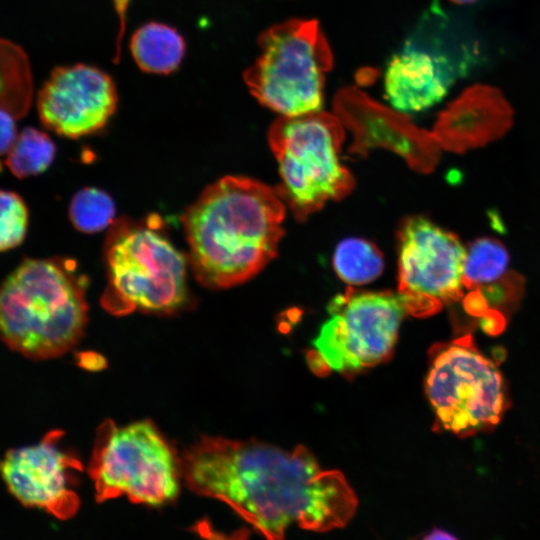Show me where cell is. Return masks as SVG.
Segmentation results:
<instances>
[{
    "mask_svg": "<svg viewBox=\"0 0 540 540\" xmlns=\"http://www.w3.org/2000/svg\"><path fill=\"white\" fill-rule=\"evenodd\" d=\"M180 465L193 492L225 502L268 539H282L293 526L342 528L358 504L342 472L323 469L302 445L287 450L254 439L203 436Z\"/></svg>",
    "mask_w": 540,
    "mask_h": 540,
    "instance_id": "obj_1",
    "label": "cell"
},
{
    "mask_svg": "<svg viewBox=\"0 0 540 540\" xmlns=\"http://www.w3.org/2000/svg\"><path fill=\"white\" fill-rule=\"evenodd\" d=\"M286 205L266 184L226 176L189 206L183 226L200 283L223 289L257 275L277 254Z\"/></svg>",
    "mask_w": 540,
    "mask_h": 540,
    "instance_id": "obj_2",
    "label": "cell"
},
{
    "mask_svg": "<svg viewBox=\"0 0 540 540\" xmlns=\"http://www.w3.org/2000/svg\"><path fill=\"white\" fill-rule=\"evenodd\" d=\"M87 316L85 284L68 260L25 259L0 286V338L30 359L70 350Z\"/></svg>",
    "mask_w": 540,
    "mask_h": 540,
    "instance_id": "obj_3",
    "label": "cell"
},
{
    "mask_svg": "<svg viewBox=\"0 0 540 540\" xmlns=\"http://www.w3.org/2000/svg\"><path fill=\"white\" fill-rule=\"evenodd\" d=\"M344 137L341 118L321 110L280 116L270 126L268 142L281 177L276 191L297 220L354 188L355 179L339 158Z\"/></svg>",
    "mask_w": 540,
    "mask_h": 540,
    "instance_id": "obj_4",
    "label": "cell"
},
{
    "mask_svg": "<svg viewBox=\"0 0 540 540\" xmlns=\"http://www.w3.org/2000/svg\"><path fill=\"white\" fill-rule=\"evenodd\" d=\"M260 53L244 72L256 100L280 116L321 110L333 56L316 20L290 19L266 29Z\"/></svg>",
    "mask_w": 540,
    "mask_h": 540,
    "instance_id": "obj_5",
    "label": "cell"
},
{
    "mask_svg": "<svg viewBox=\"0 0 540 540\" xmlns=\"http://www.w3.org/2000/svg\"><path fill=\"white\" fill-rule=\"evenodd\" d=\"M425 393L436 426L459 437L491 431L510 406L498 364L470 333L430 349Z\"/></svg>",
    "mask_w": 540,
    "mask_h": 540,
    "instance_id": "obj_6",
    "label": "cell"
},
{
    "mask_svg": "<svg viewBox=\"0 0 540 540\" xmlns=\"http://www.w3.org/2000/svg\"><path fill=\"white\" fill-rule=\"evenodd\" d=\"M103 306L116 315L170 313L187 300L186 261L155 228L122 225L107 243Z\"/></svg>",
    "mask_w": 540,
    "mask_h": 540,
    "instance_id": "obj_7",
    "label": "cell"
},
{
    "mask_svg": "<svg viewBox=\"0 0 540 540\" xmlns=\"http://www.w3.org/2000/svg\"><path fill=\"white\" fill-rule=\"evenodd\" d=\"M88 471L98 502L126 496L135 503L160 506L179 492L180 463L158 429L146 420L125 426L105 421Z\"/></svg>",
    "mask_w": 540,
    "mask_h": 540,
    "instance_id": "obj_8",
    "label": "cell"
},
{
    "mask_svg": "<svg viewBox=\"0 0 540 540\" xmlns=\"http://www.w3.org/2000/svg\"><path fill=\"white\" fill-rule=\"evenodd\" d=\"M330 317L308 352L311 369L355 373L386 361L407 315L397 293L348 288L332 299Z\"/></svg>",
    "mask_w": 540,
    "mask_h": 540,
    "instance_id": "obj_9",
    "label": "cell"
},
{
    "mask_svg": "<svg viewBox=\"0 0 540 540\" xmlns=\"http://www.w3.org/2000/svg\"><path fill=\"white\" fill-rule=\"evenodd\" d=\"M465 248L459 238L423 217L405 220L398 233V290L406 313L432 316L463 296Z\"/></svg>",
    "mask_w": 540,
    "mask_h": 540,
    "instance_id": "obj_10",
    "label": "cell"
},
{
    "mask_svg": "<svg viewBox=\"0 0 540 540\" xmlns=\"http://www.w3.org/2000/svg\"><path fill=\"white\" fill-rule=\"evenodd\" d=\"M62 432L47 433L36 445L9 450L0 461V475L9 492L24 506L59 518L74 516L79 497L74 473L80 461L60 447Z\"/></svg>",
    "mask_w": 540,
    "mask_h": 540,
    "instance_id": "obj_11",
    "label": "cell"
},
{
    "mask_svg": "<svg viewBox=\"0 0 540 540\" xmlns=\"http://www.w3.org/2000/svg\"><path fill=\"white\" fill-rule=\"evenodd\" d=\"M117 102L115 83L107 73L73 64L52 70L38 92L37 111L46 128L74 139L101 130Z\"/></svg>",
    "mask_w": 540,
    "mask_h": 540,
    "instance_id": "obj_12",
    "label": "cell"
},
{
    "mask_svg": "<svg viewBox=\"0 0 540 540\" xmlns=\"http://www.w3.org/2000/svg\"><path fill=\"white\" fill-rule=\"evenodd\" d=\"M513 115L498 88L474 84L439 114L432 134L443 148L463 153L504 136L513 124Z\"/></svg>",
    "mask_w": 540,
    "mask_h": 540,
    "instance_id": "obj_13",
    "label": "cell"
},
{
    "mask_svg": "<svg viewBox=\"0 0 540 540\" xmlns=\"http://www.w3.org/2000/svg\"><path fill=\"white\" fill-rule=\"evenodd\" d=\"M450 83L445 57L421 49L412 40L391 58L384 78L388 101L405 112L435 105L446 95Z\"/></svg>",
    "mask_w": 540,
    "mask_h": 540,
    "instance_id": "obj_14",
    "label": "cell"
},
{
    "mask_svg": "<svg viewBox=\"0 0 540 540\" xmlns=\"http://www.w3.org/2000/svg\"><path fill=\"white\" fill-rule=\"evenodd\" d=\"M130 50L141 70L153 74H169L182 62L186 44L175 28L149 22L134 32Z\"/></svg>",
    "mask_w": 540,
    "mask_h": 540,
    "instance_id": "obj_15",
    "label": "cell"
},
{
    "mask_svg": "<svg viewBox=\"0 0 540 540\" xmlns=\"http://www.w3.org/2000/svg\"><path fill=\"white\" fill-rule=\"evenodd\" d=\"M29 58L19 45L0 38V109L15 118L24 117L33 100Z\"/></svg>",
    "mask_w": 540,
    "mask_h": 540,
    "instance_id": "obj_16",
    "label": "cell"
},
{
    "mask_svg": "<svg viewBox=\"0 0 540 540\" xmlns=\"http://www.w3.org/2000/svg\"><path fill=\"white\" fill-rule=\"evenodd\" d=\"M333 268L347 284L363 285L375 280L384 268L380 250L361 238L341 241L333 254Z\"/></svg>",
    "mask_w": 540,
    "mask_h": 540,
    "instance_id": "obj_17",
    "label": "cell"
},
{
    "mask_svg": "<svg viewBox=\"0 0 540 540\" xmlns=\"http://www.w3.org/2000/svg\"><path fill=\"white\" fill-rule=\"evenodd\" d=\"M509 263L506 247L497 239L481 237L465 251L462 284L467 289L494 283L505 273Z\"/></svg>",
    "mask_w": 540,
    "mask_h": 540,
    "instance_id": "obj_18",
    "label": "cell"
},
{
    "mask_svg": "<svg viewBox=\"0 0 540 540\" xmlns=\"http://www.w3.org/2000/svg\"><path fill=\"white\" fill-rule=\"evenodd\" d=\"M56 147L49 135L33 127L24 128L7 152L6 165L18 178L44 172L53 162Z\"/></svg>",
    "mask_w": 540,
    "mask_h": 540,
    "instance_id": "obj_19",
    "label": "cell"
},
{
    "mask_svg": "<svg viewBox=\"0 0 540 540\" xmlns=\"http://www.w3.org/2000/svg\"><path fill=\"white\" fill-rule=\"evenodd\" d=\"M115 215L112 198L97 188H84L72 198L69 217L74 227L85 233L101 231L109 226Z\"/></svg>",
    "mask_w": 540,
    "mask_h": 540,
    "instance_id": "obj_20",
    "label": "cell"
},
{
    "mask_svg": "<svg viewBox=\"0 0 540 540\" xmlns=\"http://www.w3.org/2000/svg\"><path fill=\"white\" fill-rule=\"evenodd\" d=\"M28 228V209L23 198L13 192L0 190V252L22 243Z\"/></svg>",
    "mask_w": 540,
    "mask_h": 540,
    "instance_id": "obj_21",
    "label": "cell"
},
{
    "mask_svg": "<svg viewBox=\"0 0 540 540\" xmlns=\"http://www.w3.org/2000/svg\"><path fill=\"white\" fill-rule=\"evenodd\" d=\"M489 306L508 314L514 311L524 294V278L514 271L506 272L494 283L481 288Z\"/></svg>",
    "mask_w": 540,
    "mask_h": 540,
    "instance_id": "obj_22",
    "label": "cell"
},
{
    "mask_svg": "<svg viewBox=\"0 0 540 540\" xmlns=\"http://www.w3.org/2000/svg\"><path fill=\"white\" fill-rule=\"evenodd\" d=\"M478 324L484 333L490 336H497L505 330L507 317L501 310L490 307L479 317Z\"/></svg>",
    "mask_w": 540,
    "mask_h": 540,
    "instance_id": "obj_23",
    "label": "cell"
},
{
    "mask_svg": "<svg viewBox=\"0 0 540 540\" xmlns=\"http://www.w3.org/2000/svg\"><path fill=\"white\" fill-rule=\"evenodd\" d=\"M15 117L0 109V156L7 154L17 137Z\"/></svg>",
    "mask_w": 540,
    "mask_h": 540,
    "instance_id": "obj_24",
    "label": "cell"
},
{
    "mask_svg": "<svg viewBox=\"0 0 540 540\" xmlns=\"http://www.w3.org/2000/svg\"><path fill=\"white\" fill-rule=\"evenodd\" d=\"M465 312L472 317H481L489 308V303L479 288L472 289L462 302Z\"/></svg>",
    "mask_w": 540,
    "mask_h": 540,
    "instance_id": "obj_25",
    "label": "cell"
},
{
    "mask_svg": "<svg viewBox=\"0 0 540 540\" xmlns=\"http://www.w3.org/2000/svg\"><path fill=\"white\" fill-rule=\"evenodd\" d=\"M425 539H456V537L445 530L435 528L425 537Z\"/></svg>",
    "mask_w": 540,
    "mask_h": 540,
    "instance_id": "obj_26",
    "label": "cell"
},
{
    "mask_svg": "<svg viewBox=\"0 0 540 540\" xmlns=\"http://www.w3.org/2000/svg\"><path fill=\"white\" fill-rule=\"evenodd\" d=\"M449 1L456 4H470V3L476 2L477 0H449Z\"/></svg>",
    "mask_w": 540,
    "mask_h": 540,
    "instance_id": "obj_27",
    "label": "cell"
}]
</instances>
